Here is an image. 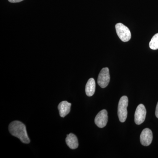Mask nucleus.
Wrapping results in <instances>:
<instances>
[{
    "mask_svg": "<svg viewBox=\"0 0 158 158\" xmlns=\"http://www.w3.org/2000/svg\"><path fill=\"white\" fill-rule=\"evenodd\" d=\"M66 144L68 147L72 149H75L79 146L78 141L75 135L73 133H70L67 135L65 139Z\"/></svg>",
    "mask_w": 158,
    "mask_h": 158,
    "instance_id": "nucleus-9",
    "label": "nucleus"
},
{
    "mask_svg": "<svg viewBox=\"0 0 158 158\" xmlns=\"http://www.w3.org/2000/svg\"><path fill=\"white\" fill-rule=\"evenodd\" d=\"M71 104L67 101H62L59 104L58 109L59 110V114L61 117H65L68 115L70 111Z\"/></svg>",
    "mask_w": 158,
    "mask_h": 158,
    "instance_id": "nucleus-8",
    "label": "nucleus"
},
{
    "mask_svg": "<svg viewBox=\"0 0 158 158\" xmlns=\"http://www.w3.org/2000/svg\"><path fill=\"white\" fill-rule=\"evenodd\" d=\"M153 139V134L151 130L145 128L141 132L140 135V141L142 145L144 146H149L151 144Z\"/></svg>",
    "mask_w": 158,
    "mask_h": 158,
    "instance_id": "nucleus-7",
    "label": "nucleus"
},
{
    "mask_svg": "<svg viewBox=\"0 0 158 158\" xmlns=\"http://www.w3.org/2000/svg\"><path fill=\"white\" fill-rule=\"evenodd\" d=\"M96 84L94 79L91 78L88 80L85 87V92L87 96H93L95 93Z\"/></svg>",
    "mask_w": 158,
    "mask_h": 158,
    "instance_id": "nucleus-10",
    "label": "nucleus"
},
{
    "mask_svg": "<svg viewBox=\"0 0 158 158\" xmlns=\"http://www.w3.org/2000/svg\"><path fill=\"white\" fill-rule=\"evenodd\" d=\"M115 28L117 35L122 41L123 42L129 41L131 37V34L127 27L121 23H118L116 25Z\"/></svg>",
    "mask_w": 158,
    "mask_h": 158,
    "instance_id": "nucleus-3",
    "label": "nucleus"
},
{
    "mask_svg": "<svg viewBox=\"0 0 158 158\" xmlns=\"http://www.w3.org/2000/svg\"><path fill=\"white\" fill-rule=\"evenodd\" d=\"M110 71L107 67L103 68L101 71L98 78V85L102 88H106L110 82Z\"/></svg>",
    "mask_w": 158,
    "mask_h": 158,
    "instance_id": "nucleus-4",
    "label": "nucleus"
},
{
    "mask_svg": "<svg viewBox=\"0 0 158 158\" xmlns=\"http://www.w3.org/2000/svg\"><path fill=\"white\" fill-rule=\"evenodd\" d=\"M149 47L151 49H158V33L153 36L149 42Z\"/></svg>",
    "mask_w": 158,
    "mask_h": 158,
    "instance_id": "nucleus-11",
    "label": "nucleus"
},
{
    "mask_svg": "<svg viewBox=\"0 0 158 158\" xmlns=\"http://www.w3.org/2000/svg\"><path fill=\"white\" fill-rule=\"evenodd\" d=\"M128 105V99L127 96L122 97L118 102V116L119 121L124 122L127 116V108Z\"/></svg>",
    "mask_w": 158,
    "mask_h": 158,
    "instance_id": "nucleus-2",
    "label": "nucleus"
},
{
    "mask_svg": "<svg viewBox=\"0 0 158 158\" xmlns=\"http://www.w3.org/2000/svg\"><path fill=\"white\" fill-rule=\"evenodd\" d=\"M9 130L12 136L18 138L23 143L29 144L30 139L28 136L26 126L19 121H14L9 124Z\"/></svg>",
    "mask_w": 158,
    "mask_h": 158,
    "instance_id": "nucleus-1",
    "label": "nucleus"
},
{
    "mask_svg": "<svg viewBox=\"0 0 158 158\" xmlns=\"http://www.w3.org/2000/svg\"><path fill=\"white\" fill-rule=\"evenodd\" d=\"M23 0H9V2L11 3H17L22 2Z\"/></svg>",
    "mask_w": 158,
    "mask_h": 158,
    "instance_id": "nucleus-12",
    "label": "nucleus"
},
{
    "mask_svg": "<svg viewBox=\"0 0 158 158\" xmlns=\"http://www.w3.org/2000/svg\"><path fill=\"white\" fill-rule=\"evenodd\" d=\"M146 113L144 105H138L135 114V121L136 124L140 125L144 122L146 118Z\"/></svg>",
    "mask_w": 158,
    "mask_h": 158,
    "instance_id": "nucleus-5",
    "label": "nucleus"
},
{
    "mask_svg": "<svg viewBox=\"0 0 158 158\" xmlns=\"http://www.w3.org/2000/svg\"><path fill=\"white\" fill-rule=\"evenodd\" d=\"M108 116L107 111L106 110H102L96 115L94 119L95 124L99 128H103L107 123Z\"/></svg>",
    "mask_w": 158,
    "mask_h": 158,
    "instance_id": "nucleus-6",
    "label": "nucleus"
},
{
    "mask_svg": "<svg viewBox=\"0 0 158 158\" xmlns=\"http://www.w3.org/2000/svg\"><path fill=\"white\" fill-rule=\"evenodd\" d=\"M155 114L157 118H158V102L157 104L156 107Z\"/></svg>",
    "mask_w": 158,
    "mask_h": 158,
    "instance_id": "nucleus-13",
    "label": "nucleus"
}]
</instances>
